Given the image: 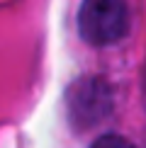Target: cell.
I'll list each match as a JSON object with an SVG mask.
<instances>
[{
	"instance_id": "cell-1",
	"label": "cell",
	"mask_w": 146,
	"mask_h": 148,
	"mask_svg": "<svg viewBox=\"0 0 146 148\" xmlns=\"http://www.w3.org/2000/svg\"><path fill=\"white\" fill-rule=\"evenodd\" d=\"M78 32L93 46H110L129 32L127 0H83L78 10Z\"/></svg>"
},
{
	"instance_id": "cell-2",
	"label": "cell",
	"mask_w": 146,
	"mask_h": 148,
	"mask_svg": "<svg viewBox=\"0 0 146 148\" xmlns=\"http://www.w3.org/2000/svg\"><path fill=\"white\" fill-rule=\"evenodd\" d=\"M66 100H68V121L78 131L97 126L112 112V92L105 80L95 75L78 78L66 92Z\"/></svg>"
},
{
	"instance_id": "cell-3",
	"label": "cell",
	"mask_w": 146,
	"mask_h": 148,
	"mask_svg": "<svg viewBox=\"0 0 146 148\" xmlns=\"http://www.w3.org/2000/svg\"><path fill=\"white\" fill-rule=\"evenodd\" d=\"M90 148H134V143L127 141L124 136H117V134H105V136H100Z\"/></svg>"
}]
</instances>
